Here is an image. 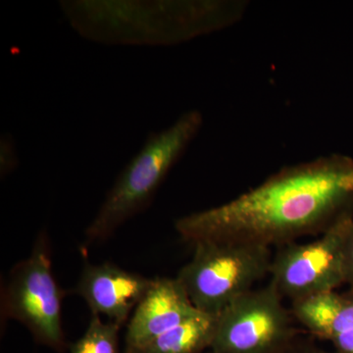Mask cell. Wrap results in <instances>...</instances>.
Masks as SVG:
<instances>
[{
    "instance_id": "17",
    "label": "cell",
    "mask_w": 353,
    "mask_h": 353,
    "mask_svg": "<svg viewBox=\"0 0 353 353\" xmlns=\"http://www.w3.org/2000/svg\"><path fill=\"white\" fill-rule=\"evenodd\" d=\"M206 353H212V352H211L210 350H208V352Z\"/></svg>"
},
{
    "instance_id": "2",
    "label": "cell",
    "mask_w": 353,
    "mask_h": 353,
    "mask_svg": "<svg viewBox=\"0 0 353 353\" xmlns=\"http://www.w3.org/2000/svg\"><path fill=\"white\" fill-rule=\"evenodd\" d=\"M248 0H60L70 27L103 46H172L238 24Z\"/></svg>"
},
{
    "instance_id": "11",
    "label": "cell",
    "mask_w": 353,
    "mask_h": 353,
    "mask_svg": "<svg viewBox=\"0 0 353 353\" xmlns=\"http://www.w3.org/2000/svg\"><path fill=\"white\" fill-rule=\"evenodd\" d=\"M217 316L199 312L132 353H201L210 350Z\"/></svg>"
},
{
    "instance_id": "15",
    "label": "cell",
    "mask_w": 353,
    "mask_h": 353,
    "mask_svg": "<svg viewBox=\"0 0 353 353\" xmlns=\"http://www.w3.org/2000/svg\"><path fill=\"white\" fill-rule=\"evenodd\" d=\"M330 343L333 345L336 352L353 353V329L334 336Z\"/></svg>"
},
{
    "instance_id": "16",
    "label": "cell",
    "mask_w": 353,
    "mask_h": 353,
    "mask_svg": "<svg viewBox=\"0 0 353 353\" xmlns=\"http://www.w3.org/2000/svg\"><path fill=\"white\" fill-rule=\"evenodd\" d=\"M284 353H338L336 352H330L312 345V343H303V341H294L292 345Z\"/></svg>"
},
{
    "instance_id": "13",
    "label": "cell",
    "mask_w": 353,
    "mask_h": 353,
    "mask_svg": "<svg viewBox=\"0 0 353 353\" xmlns=\"http://www.w3.org/2000/svg\"><path fill=\"white\" fill-rule=\"evenodd\" d=\"M19 164L17 150L13 137L2 134L0 139V175L2 178L12 173Z\"/></svg>"
},
{
    "instance_id": "1",
    "label": "cell",
    "mask_w": 353,
    "mask_h": 353,
    "mask_svg": "<svg viewBox=\"0 0 353 353\" xmlns=\"http://www.w3.org/2000/svg\"><path fill=\"white\" fill-rule=\"evenodd\" d=\"M353 217V158L330 154L285 167L236 199L183 216L176 232L188 243L231 241L282 246L321 234Z\"/></svg>"
},
{
    "instance_id": "4",
    "label": "cell",
    "mask_w": 353,
    "mask_h": 353,
    "mask_svg": "<svg viewBox=\"0 0 353 353\" xmlns=\"http://www.w3.org/2000/svg\"><path fill=\"white\" fill-rule=\"evenodd\" d=\"M176 279L199 312L218 315L269 275L270 248L254 243L202 241Z\"/></svg>"
},
{
    "instance_id": "10",
    "label": "cell",
    "mask_w": 353,
    "mask_h": 353,
    "mask_svg": "<svg viewBox=\"0 0 353 353\" xmlns=\"http://www.w3.org/2000/svg\"><path fill=\"white\" fill-rule=\"evenodd\" d=\"M290 312L306 331L321 340L353 329V290L322 292L292 301Z\"/></svg>"
},
{
    "instance_id": "12",
    "label": "cell",
    "mask_w": 353,
    "mask_h": 353,
    "mask_svg": "<svg viewBox=\"0 0 353 353\" xmlns=\"http://www.w3.org/2000/svg\"><path fill=\"white\" fill-rule=\"evenodd\" d=\"M120 329L116 323L104 322L101 316L92 315L87 330L72 345L70 353H120Z\"/></svg>"
},
{
    "instance_id": "5",
    "label": "cell",
    "mask_w": 353,
    "mask_h": 353,
    "mask_svg": "<svg viewBox=\"0 0 353 353\" xmlns=\"http://www.w3.org/2000/svg\"><path fill=\"white\" fill-rule=\"evenodd\" d=\"M46 233L37 239L31 254L15 265L4 289V314L31 332L39 343L61 352L62 299L52 271L50 243Z\"/></svg>"
},
{
    "instance_id": "3",
    "label": "cell",
    "mask_w": 353,
    "mask_h": 353,
    "mask_svg": "<svg viewBox=\"0 0 353 353\" xmlns=\"http://www.w3.org/2000/svg\"><path fill=\"white\" fill-rule=\"evenodd\" d=\"M203 125L201 111L182 114L168 128L150 132L128 162L85 230L88 243L108 240L124 223L143 212Z\"/></svg>"
},
{
    "instance_id": "6",
    "label": "cell",
    "mask_w": 353,
    "mask_h": 353,
    "mask_svg": "<svg viewBox=\"0 0 353 353\" xmlns=\"http://www.w3.org/2000/svg\"><path fill=\"white\" fill-rule=\"evenodd\" d=\"M270 282L217 316L212 353H284L296 341L294 316Z\"/></svg>"
},
{
    "instance_id": "14",
    "label": "cell",
    "mask_w": 353,
    "mask_h": 353,
    "mask_svg": "<svg viewBox=\"0 0 353 353\" xmlns=\"http://www.w3.org/2000/svg\"><path fill=\"white\" fill-rule=\"evenodd\" d=\"M345 284L353 290V226L348 234L345 248Z\"/></svg>"
},
{
    "instance_id": "9",
    "label": "cell",
    "mask_w": 353,
    "mask_h": 353,
    "mask_svg": "<svg viewBox=\"0 0 353 353\" xmlns=\"http://www.w3.org/2000/svg\"><path fill=\"white\" fill-rule=\"evenodd\" d=\"M199 312L178 279H153L128 321L125 353L145 347Z\"/></svg>"
},
{
    "instance_id": "7",
    "label": "cell",
    "mask_w": 353,
    "mask_h": 353,
    "mask_svg": "<svg viewBox=\"0 0 353 353\" xmlns=\"http://www.w3.org/2000/svg\"><path fill=\"white\" fill-rule=\"evenodd\" d=\"M353 217L336 223L317 240L280 246L272 257L270 283L292 301L345 284V248Z\"/></svg>"
},
{
    "instance_id": "8",
    "label": "cell",
    "mask_w": 353,
    "mask_h": 353,
    "mask_svg": "<svg viewBox=\"0 0 353 353\" xmlns=\"http://www.w3.org/2000/svg\"><path fill=\"white\" fill-rule=\"evenodd\" d=\"M153 279L125 270L109 262L87 263L76 285V294L88 304L92 315L105 316L121 327L129 321Z\"/></svg>"
}]
</instances>
